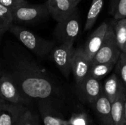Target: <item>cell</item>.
Masks as SVG:
<instances>
[{"label": "cell", "instance_id": "cell-26", "mask_svg": "<svg viewBox=\"0 0 126 125\" xmlns=\"http://www.w3.org/2000/svg\"><path fill=\"white\" fill-rule=\"evenodd\" d=\"M72 2H73L74 5H75V7H78V4L80 3V1L81 0H72Z\"/></svg>", "mask_w": 126, "mask_h": 125}, {"label": "cell", "instance_id": "cell-23", "mask_svg": "<svg viewBox=\"0 0 126 125\" xmlns=\"http://www.w3.org/2000/svg\"><path fill=\"white\" fill-rule=\"evenodd\" d=\"M69 124L70 125H88V118L85 113H76L72 115Z\"/></svg>", "mask_w": 126, "mask_h": 125}, {"label": "cell", "instance_id": "cell-13", "mask_svg": "<svg viewBox=\"0 0 126 125\" xmlns=\"http://www.w3.org/2000/svg\"><path fill=\"white\" fill-rule=\"evenodd\" d=\"M124 90L126 88L115 72L109 75L103 84V93L111 102H113Z\"/></svg>", "mask_w": 126, "mask_h": 125}, {"label": "cell", "instance_id": "cell-32", "mask_svg": "<svg viewBox=\"0 0 126 125\" xmlns=\"http://www.w3.org/2000/svg\"><path fill=\"white\" fill-rule=\"evenodd\" d=\"M3 34H4V33H1V32H0V38L1 37V35H2Z\"/></svg>", "mask_w": 126, "mask_h": 125}, {"label": "cell", "instance_id": "cell-11", "mask_svg": "<svg viewBox=\"0 0 126 125\" xmlns=\"http://www.w3.org/2000/svg\"><path fill=\"white\" fill-rule=\"evenodd\" d=\"M50 15L57 22L68 18L77 7L72 0H47Z\"/></svg>", "mask_w": 126, "mask_h": 125}, {"label": "cell", "instance_id": "cell-15", "mask_svg": "<svg viewBox=\"0 0 126 125\" xmlns=\"http://www.w3.org/2000/svg\"><path fill=\"white\" fill-rule=\"evenodd\" d=\"M104 5V0H92L90 8L89 10L86 20L85 23L84 29L86 31L90 30L95 24L99 15L100 14Z\"/></svg>", "mask_w": 126, "mask_h": 125}, {"label": "cell", "instance_id": "cell-28", "mask_svg": "<svg viewBox=\"0 0 126 125\" xmlns=\"http://www.w3.org/2000/svg\"><path fill=\"white\" fill-rule=\"evenodd\" d=\"M122 52L126 54V44H125V46H124V47H123V50H122Z\"/></svg>", "mask_w": 126, "mask_h": 125}, {"label": "cell", "instance_id": "cell-20", "mask_svg": "<svg viewBox=\"0 0 126 125\" xmlns=\"http://www.w3.org/2000/svg\"><path fill=\"white\" fill-rule=\"evenodd\" d=\"M115 73L118 75L126 91V54L121 52L115 66Z\"/></svg>", "mask_w": 126, "mask_h": 125}, {"label": "cell", "instance_id": "cell-3", "mask_svg": "<svg viewBox=\"0 0 126 125\" xmlns=\"http://www.w3.org/2000/svg\"><path fill=\"white\" fill-rule=\"evenodd\" d=\"M13 21L18 25H35L49 18L50 16L47 1L39 4L29 3L20 6L12 11Z\"/></svg>", "mask_w": 126, "mask_h": 125}, {"label": "cell", "instance_id": "cell-8", "mask_svg": "<svg viewBox=\"0 0 126 125\" xmlns=\"http://www.w3.org/2000/svg\"><path fill=\"white\" fill-rule=\"evenodd\" d=\"M92 66V61L86 57L82 46L75 48L72 58V73L78 84L86 78Z\"/></svg>", "mask_w": 126, "mask_h": 125}, {"label": "cell", "instance_id": "cell-4", "mask_svg": "<svg viewBox=\"0 0 126 125\" xmlns=\"http://www.w3.org/2000/svg\"><path fill=\"white\" fill-rule=\"evenodd\" d=\"M80 31V15L78 7L66 19L58 22L54 36L58 43H66L74 46Z\"/></svg>", "mask_w": 126, "mask_h": 125}, {"label": "cell", "instance_id": "cell-30", "mask_svg": "<svg viewBox=\"0 0 126 125\" xmlns=\"http://www.w3.org/2000/svg\"><path fill=\"white\" fill-rule=\"evenodd\" d=\"M0 32H1V33H4L5 32H4V31H3V30H2V29L0 28Z\"/></svg>", "mask_w": 126, "mask_h": 125}, {"label": "cell", "instance_id": "cell-19", "mask_svg": "<svg viewBox=\"0 0 126 125\" xmlns=\"http://www.w3.org/2000/svg\"><path fill=\"white\" fill-rule=\"evenodd\" d=\"M13 23L12 11L0 3V28L4 31H8L10 26Z\"/></svg>", "mask_w": 126, "mask_h": 125}, {"label": "cell", "instance_id": "cell-6", "mask_svg": "<svg viewBox=\"0 0 126 125\" xmlns=\"http://www.w3.org/2000/svg\"><path fill=\"white\" fill-rule=\"evenodd\" d=\"M75 93L79 100L90 105L103 93L100 80L88 76L80 83L75 84Z\"/></svg>", "mask_w": 126, "mask_h": 125}, {"label": "cell", "instance_id": "cell-22", "mask_svg": "<svg viewBox=\"0 0 126 125\" xmlns=\"http://www.w3.org/2000/svg\"><path fill=\"white\" fill-rule=\"evenodd\" d=\"M46 113L43 115V122L44 125H67L69 122L63 121L59 117L49 113V111H45Z\"/></svg>", "mask_w": 126, "mask_h": 125}, {"label": "cell", "instance_id": "cell-10", "mask_svg": "<svg viewBox=\"0 0 126 125\" xmlns=\"http://www.w3.org/2000/svg\"><path fill=\"white\" fill-rule=\"evenodd\" d=\"M0 98L11 103H18L21 99V91L3 68L0 77Z\"/></svg>", "mask_w": 126, "mask_h": 125}, {"label": "cell", "instance_id": "cell-24", "mask_svg": "<svg viewBox=\"0 0 126 125\" xmlns=\"http://www.w3.org/2000/svg\"><path fill=\"white\" fill-rule=\"evenodd\" d=\"M0 3L13 11L20 6L28 4V1L27 0H0Z\"/></svg>", "mask_w": 126, "mask_h": 125}, {"label": "cell", "instance_id": "cell-16", "mask_svg": "<svg viewBox=\"0 0 126 125\" xmlns=\"http://www.w3.org/2000/svg\"><path fill=\"white\" fill-rule=\"evenodd\" d=\"M116 63H117L114 62H109L93 64L91 67L89 75L97 80H101L114 69Z\"/></svg>", "mask_w": 126, "mask_h": 125}, {"label": "cell", "instance_id": "cell-5", "mask_svg": "<svg viewBox=\"0 0 126 125\" xmlns=\"http://www.w3.org/2000/svg\"><path fill=\"white\" fill-rule=\"evenodd\" d=\"M121 50L117 43L114 30L112 24H109L108 31L106 32L104 41L98 52L95 55L92 60V63H101L114 62L117 63Z\"/></svg>", "mask_w": 126, "mask_h": 125}, {"label": "cell", "instance_id": "cell-14", "mask_svg": "<svg viewBox=\"0 0 126 125\" xmlns=\"http://www.w3.org/2000/svg\"><path fill=\"white\" fill-rule=\"evenodd\" d=\"M126 90L111 102V116L113 125H126L124 104L126 99Z\"/></svg>", "mask_w": 126, "mask_h": 125}, {"label": "cell", "instance_id": "cell-17", "mask_svg": "<svg viewBox=\"0 0 126 125\" xmlns=\"http://www.w3.org/2000/svg\"><path fill=\"white\" fill-rule=\"evenodd\" d=\"M113 23V28L117 40V43L122 52L126 43V18H123L116 20Z\"/></svg>", "mask_w": 126, "mask_h": 125}, {"label": "cell", "instance_id": "cell-18", "mask_svg": "<svg viewBox=\"0 0 126 125\" xmlns=\"http://www.w3.org/2000/svg\"><path fill=\"white\" fill-rule=\"evenodd\" d=\"M110 13L116 20L126 18V0H111Z\"/></svg>", "mask_w": 126, "mask_h": 125}, {"label": "cell", "instance_id": "cell-7", "mask_svg": "<svg viewBox=\"0 0 126 125\" xmlns=\"http://www.w3.org/2000/svg\"><path fill=\"white\" fill-rule=\"evenodd\" d=\"M75 51L74 46L58 43L52 49L49 58L55 64L61 74L68 78L72 73V58Z\"/></svg>", "mask_w": 126, "mask_h": 125}, {"label": "cell", "instance_id": "cell-21", "mask_svg": "<svg viewBox=\"0 0 126 125\" xmlns=\"http://www.w3.org/2000/svg\"><path fill=\"white\" fill-rule=\"evenodd\" d=\"M3 108L0 110V125H13L15 120L12 109L4 106Z\"/></svg>", "mask_w": 126, "mask_h": 125}, {"label": "cell", "instance_id": "cell-27", "mask_svg": "<svg viewBox=\"0 0 126 125\" xmlns=\"http://www.w3.org/2000/svg\"><path fill=\"white\" fill-rule=\"evenodd\" d=\"M124 111H125V120H126V99H125V104H124Z\"/></svg>", "mask_w": 126, "mask_h": 125}, {"label": "cell", "instance_id": "cell-1", "mask_svg": "<svg viewBox=\"0 0 126 125\" xmlns=\"http://www.w3.org/2000/svg\"><path fill=\"white\" fill-rule=\"evenodd\" d=\"M1 53L2 68L27 97L49 99L62 93L52 75L18 42L6 41Z\"/></svg>", "mask_w": 126, "mask_h": 125}, {"label": "cell", "instance_id": "cell-25", "mask_svg": "<svg viewBox=\"0 0 126 125\" xmlns=\"http://www.w3.org/2000/svg\"><path fill=\"white\" fill-rule=\"evenodd\" d=\"M16 125H35L34 119L31 117L29 111H26V113L18 119Z\"/></svg>", "mask_w": 126, "mask_h": 125}, {"label": "cell", "instance_id": "cell-2", "mask_svg": "<svg viewBox=\"0 0 126 125\" xmlns=\"http://www.w3.org/2000/svg\"><path fill=\"white\" fill-rule=\"evenodd\" d=\"M8 31L11 32L25 48L39 59L48 57L52 49L57 44L56 41L46 40L22 26L14 23L10 26Z\"/></svg>", "mask_w": 126, "mask_h": 125}, {"label": "cell", "instance_id": "cell-9", "mask_svg": "<svg viewBox=\"0 0 126 125\" xmlns=\"http://www.w3.org/2000/svg\"><path fill=\"white\" fill-rule=\"evenodd\" d=\"M109 24L103 22L89 37L84 44L83 50L86 57L92 61L95 55L98 52L104 41Z\"/></svg>", "mask_w": 126, "mask_h": 125}, {"label": "cell", "instance_id": "cell-31", "mask_svg": "<svg viewBox=\"0 0 126 125\" xmlns=\"http://www.w3.org/2000/svg\"><path fill=\"white\" fill-rule=\"evenodd\" d=\"M1 99L0 98V110H1Z\"/></svg>", "mask_w": 126, "mask_h": 125}, {"label": "cell", "instance_id": "cell-12", "mask_svg": "<svg viewBox=\"0 0 126 125\" xmlns=\"http://www.w3.org/2000/svg\"><path fill=\"white\" fill-rule=\"evenodd\" d=\"M91 106L94 111L100 125H113L111 102L104 93H103Z\"/></svg>", "mask_w": 126, "mask_h": 125}, {"label": "cell", "instance_id": "cell-29", "mask_svg": "<svg viewBox=\"0 0 126 125\" xmlns=\"http://www.w3.org/2000/svg\"><path fill=\"white\" fill-rule=\"evenodd\" d=\"M1 71H2V66H1V60H0V77H1Z\"/></svg>", "mask_w": 126, "mask_h": 125}]
</instances>
